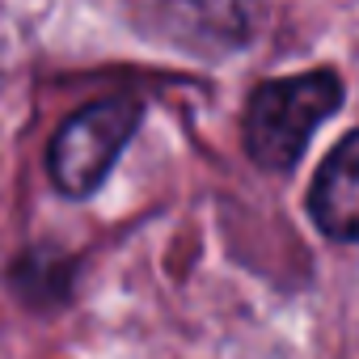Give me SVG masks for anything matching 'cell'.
Returning a JSON list of instances; mask_svg holds the SVG:
<instances>
[{
  "label": "cell",
  "instance_id": "6da1fadb",
  "mask_svg": "<svg viewBox=\"0 0 359 359\" xmlns=\"http://www.w3.org/2000/svg\"><path fill=\"white\" fill-rule=\"evenodd\" d=\"M342 106V81L330 68L262 81L245 106V152L262 169H292L313 131Z\"/></svg>",
  "mask_w": 359,
  "mask_h": 359
},
{
  "label": "cell",
  "instance_id": "7a4b0ae2",
  "mask_svg": "<svg viewBox=\"0 0 359 359\" xmlns=\"http://www.w3.org/2000/svg\"><path fill=\"white\" fill-rule=\"evenodd\" d=\"M140 118H144V106L131 97H106V102H93V106L76 110L72 118H64V127L55 131V140L47 148L51 182L64 195L97 191L106 182L114 156L135 135Z\"/></svg>",
  "mask_w": 359,
  "mask_h": 359
},
{
  "label": "cell",
  "instance_id": "3957f363",
  "mask_svg": "<svg viewBox=\"0 0 359 359\" xmlns=\"http://www.w3.org/2000/svg\"><path fill=\"white\" fill-rule=\"evenodd\" d=\"M309 212L325 237L359 241V131L342 135L321 161L309 187Z\"/></svg>",
  "mask_w": 359,
  "mask_h": 359
}]
</instances>
